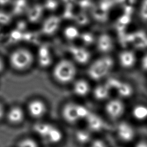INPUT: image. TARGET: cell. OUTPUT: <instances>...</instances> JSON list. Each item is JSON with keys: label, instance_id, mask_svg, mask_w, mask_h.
Returning <instances> with one entry per match:
<instances>
[{"label": "cell", "instance_id": "8", "mask_svg": "<svg viewBox=\"0 0 147 147\" xmlns=\"http://www.w3.org/2000/svg\"><path fill=\"white\" fill-rule=\"evenodd\" d=\"M105 110L108 116L113 119L119 118L123 114L125 106L122 100L118 99L109 100L105 105Z\"/></svg>", "mask_w": 147, "mask_h": 147}, {"label": "cell", "instance_id": "20", "mask_svg": "<svg viewBox=\"0 0 147 147\" xmlns=\"http://www.w3.org/2000/svg\"><path fill=\"white\" fill-rule=\"evenodd\" d=\"M133 117L137 120H143L147 118V106L142 105L135 106L132 110Z\"/></svg>", "mask_w": 147, "mask_h": 147}, {"label": "cell", "instance_id": "6", "mask_svg": "<svg viewBox=\"0 0 147 147\" xmlns=\"http://www.w3.org/2000/svg\"><path fill=\"white\" fill-rule=\"evenodd\" d=\"M25 109L26 114L37 121L42 120L46 115L48 107L47 103L43 99L34 98L28 101Z\"/></svg>", "mask_w": 147, "mask_h": 147}, {"label": "cell", "instance_id": "34", "mask_svg": "<svg viewBox=\"0 0 147 147\" xmlns=\"http://www.w3.org/2000/svg\"><path fill=\"white\" fill-rule=\"evenodd\" d=\"M81 38L82 40L84 42V43L87 44H91L94 41L93 36L90 33H83L82 34Z\"/></svg>", "mask_w": 147, "mask_h": 147}, {"label": "cell", "instance_id": "7", "mask_svg": "<svg viewBox=\"0 0 147 147\" xmlns=\"http://www.w3.org/2000/svg\"><path fill=\"white\" fill-rule=\"evenodd\" d=\"M26 115V110L24 108L15 105L6 109L5 118L10 125L17 126L22 124Z\"/></svg>", "mask_w": 147, "mask_h": 147}, {"label": "cell", "instance_id": "18", "mask_svg": "<svg viewBox=\"0 0 147 147\" xmlns=\"http://www.w3.org/2000/svg\"><path fill=\"white\" fill-rule=\"evenodd\" d=\"M114 88L117 91L118 95L122 97L130 96L133 92V89L130 85L119 80H118Z\"/></svg>", "mask_w": 147, "mask_h": 147}, {"label": "cell", "instance_id": "32", "mask_svg": "<svg viewBox=\"0 0 147 147\" xmlns=\"http://www.w3.org/2000/svg\"><path fill=\"white\" fill-rule=\"evenodd\" d=\"M58 5L56 0H47L45 3V7L49 10H55Z\"/></svg>", "mask_w": 147, "mask_h": 147}, {"label": "cell", "instance_id": "39", "mask_svg": "<svg viewBox=\"0 0 147 147\" xmlns=\"http://www.w3.org/2000/svg\"><path fill=\"white\" fill-rule=\"evenodd\" d=\"M135 147H147V141H140L136 144Z\"/></svg>", "mask_w": 147, "mask_h": 147}, {"label": "cell", "instance_id": "38", "mask_svg": "<svg viewBox=\"0 0 147 147\" xmlns=\"http://www.w3.org/2000/svg\"><path fill=\"white\" fill-rule=\"evenodd\" d=\"M26 28V24L24 21H20L17 24V29L20 31H22Z\"/></svg>", "mask_w": 147, "mask_h": 147}, {"label": "cell", "instance_id": "31", "mask_svg": "<svg viewBox=\"0 0 147 147\" xmlns=\"http://www.w3.org/2000/svg\"><path fill=\"white\" fill-rule=\"evenodd\" d=\"M89 147H107V145L103 140L95 139L90 141Z\"/></svg>", "mask_w": 147, "mask_h": 147}, {"label": "cell", "instance_id": "9", "mask_svg": "<svg viewBox=\"0 0 147 147\" xmlns=\"http://www.w3.org/2000/svg\"><path fill=\"white\" fill-rule=\"evenodd\" d=\"M116 133L118 138L126 142L131 141L135 136V131L133 126L125 121H122L118 123L116 129Z\"/></svg>", "mask_w": 147, "mask_h": 147}, {"label": "cell", "instance_id": "25", "mask_svg": "<svg viewBox=\"0 0 147 147\" xmlns=\"http://www.w3.org/2000/svg\"><path fill=\"white\" fill-rule=\"evenodd\" d=\"M22 37L23 33L21 32V31H20L18 29L11 31L9 34L10 42H15L18 41H20L22 40Z\"/></svg>", "mask_w": 147, "mask_h": 147}, {"label": "cell", "instance_id": "17", "mask_svg": "<svg viewBox=\"0 0 147 147\" xmlns=\"http://www.w3.org/2000/svg\"><path fill=\"white\" fill-rule=\"evenodd\" d=\"M110 90V88L106 83L99 85L94 88L93 94L95 99L98 100H103L109 96Z\"/></svg>", "mask_w": 147, "mask_h": 147}, {"label": "cell", "instance_id": "33", "mask_svg": "<svg viewBox=\"0 0 147 147\" xmlns=\"http://www.w3.org/2000/svg\"><path fill=\"white\" fill-rule=\"evenodd\" d=\"M130 21V16L129 14H125L123 16H122L119 20H118V22H119V24L123 26H125L126 25L128 24Z\"/></svg>", "mask_w": 147, "mask_h": 147}, {"label": "cell", "instance_id": "27", "mask_svg": "<svg viewBox=\"0 0 147 147\" xmlns=\"http://www.w3.org/2000/svg\"><path fill=\"white\" fill-rule=\"evenodd\" d=\"M92 14L94 17L98 20L103 19L106 17V9L102 7L96 8L93 10Z\"/></svg>", "mask_w": 147, "mask_h": 147}, {"label": "cell", "instance_id": "24", "mask_svg": "<svg viewBox=\"0 0 147 147\" xmlns=\"http://www.w3.org/2000/svg\"><path fill=\"white\" fill-rule=\"evenodd\" d=\"M64 34L68 39L73 40L78 37L79 32L76 28L69 26L64 30Z\"/></svg>", "mask_w": 147, "mask_h": 147}, {"label": "cell", "instance_id": "21", "mask_svg": "<svg viewBox=\"0 0 147 147\" xmlns=\"http://www.w3.org/2000/svg\"><path fill=\"white\" fill-rule=\"evenodd\" d=\"M75 138L78 143L85 144L90 142L91 134L86 130L78 129L75 132Z\"/></svg>", "mask_w": 147, "mask_h": 147}, {"label": "cell", "instance_id": "10", "mask_svg": "<svg viewBox=\"0 0 147 147\" xmlns=\"http://www.w3.org/2000/svg\"><path fill=\"white\" fill-rule=\"evenodd\" d=\"M75 63L85 64L90 59V53L86 49L81 47L70 46L68 49Z\"/></svg>", "mask_w": 147, "mask_h": 147}, {"label": "cell", "instance_id": "35", "mask_svg": "<svg viewBox=\"0 0 147 147\" xmlns=\"http://www.w3.org/2000/svg\"><path fill=\"white\" fill-rule=\"evenodd\" d=\"M72 6H65V10L64 13L63 17L65 18H74V15L72 13Z\"/></svg>", "mask_w": 147, "mask_h": 147}, {"label": "cell", "instance_id": "22", "mask_svg": "<svg viewBox=\"0 0 147 147\" xmlns=\"http://www.w3.org/2000/svg\"><path fill=\"white\" fill-rule=\"evenodd\" d=\"M16 147H40V145L34 138L25 137L18 141Z\"/></svg>", "mask_w": 147, "mask_h": 147}, {"label": "cell", "instance_id": "4", "mask_svg": "<svg viewBox=\"0 0 147 147\" xmlns=\"http://www.w3.org/2000/svg\"><path fill=\"white\" fill-rule=\"evenodd\" d=\"M89 112L86 107L74 102L65 103L61 109V115L63 119L66 123L71 125L85 119Z\"/></svg>", "mask_w": 147, "mask_h": 147}, {"label": "cell", "instance_id": "3", "mask_svg": "<svg viewBox=\"0 0 147 147\" xmlns=\"http://www.w3.org/2000/svg\"><path fill=\"white\" fill-rule=\"evenodd\" d=\"M34 60V56L30 51L25 48H18L10 55L9 63L11 69L21 72L29 69Z\"/></svg>", "mask_w": 147, "mask_h": 147}, {"label": "cell", "instance_id": "40", "mask_svg": "<svg viewBox=\"0 0 147 147\" xmlns=\"http://www.w3.org/2000/svg\"><path fill=\"white\" fill-rule=\"evenodd\" d=\"M5 63L2 60V59L0 57V74L2 73L5 70Z\"/></svg>", "mask_w": 147, "mask_h": 147}, {"label": "cell", "instance_id": "16", "mask_svg": "<svg viewBox=\"0 0 147 147\" xmlns=\"http://www.w3.org/2000/svg\"><path fill=\"white\" fill-rule=\"evenodd\" d=\"M86 123L88 129L92 131L99 130L103 126L102 119L96 114L89 112L86 118Z\"/></svg>", "mask_w": 147, "mask_h": 147}, {"label": "cell", "instance_id": "11", "mask_svg": "<svg viewBox=\"0 0 147 147\" xmlns=\"http://www.w3.org/2000/svg\"><path fill=\"white\" fill-rule=\"evenodd\" d=\"M71 84H72V91L78 96H86L90 91V84L85 79H75Z\"/></svg>", "mask_w": 147, "mask_h": 147}, {"label": "cell", "instance_id": "26", "mask_svg": "<svg viewBox=\"0 0 147 147\" xmlns=\"http://www.w3.org/2000/svg\"><path fill=\"white\" fill-rule=\"evenodd\" d=\"M22 40L34 42L37 43L38 42V34L35 33H23Z\"/></svg>", "mask_w": 147, "mask_h": 147}, {"label": "cell", "instance_id": "30", "mask_svg": "<svg viewBox=\"0 0 147 147\" xmlns=\"http://www.w3.org/2000/svg\"><path fill=\"white\" fill-rule=\"evenodd\" d=\"M11 21V16L4 12L0 11V24L6 25Z\"/></svg>", "mask_w": 147, "mask_h": 147}, {"label": "cell", "instance_id": "19", "mask_svg": "<svg viewBox=\"0 0 147 147\" xmlns=\"http://www.w3.org/2000/svg\"><path fill=\"white\" fill-rule=\"evenodd\" d=\"M43 7L40 5H34L28 13V18L30 22H36L41 17Z\"/></svg>", "mask_w": 147, "mask_h": 147}, {"label": "cell", "instance_id": "41", "mask_svg": "<svg viewBox=\"0 0 147 147\" xmlns=\"http://www.w3.org/2000/svg\"><path fill=\"white\" fill-rule=\"evenodd\" d=\"M65 6H73L75 0H63Z\"/></svg>", "mask_w": 147, "mask_h": 147}, {"label": "cell", "instance_id": "13", "mask_svg": "<svg viewBox=\"0 0 147 147\" xmlns=\"http://www.w3.org/2000/svg\"><path fill=\"white\" fill-rule=\"evenodd\" d=\"M136 57L133 52L131 51H124L119 55L120 65L124 68H130L136 63Z\"/></svg>", "mask_w": 147, "mask_h": 147}, {"label": "cell", "instance_id": "29", "mask_svg": "<svg viewBox=\"0 0 147 147\" xmlns=\"http://www.w3.org/2000/svg\"><path fill=\"white\" fill-rule=\"evenodd\" d=\"M140 14L143 20L147 21V0L142 1L140 7Z\"/></svg>", "mask_w": 147, "mask_h": 147}, {"label": "cell", "instance_id": "36", "mask_svg": "<svg viewBox=\"0 0 147 147\" xmlns=\"http://www.w3.org/2000/svg\"><path fill=\"white\" fill-rule=\"evenodd\" d=\"M141 68L144 71H147V54H146L142 58L141 61Z\"/></svg>", "mask_w": 147, "mask_h": 147}, {"label": "cell", "instance_id": "12", "mask_svg": "<svg viewBox=\"0 0 147 147\" xmlns=\"http://www.w3.org/2000/svg\"><path fill=\"white\" fill-rule=\"evenodd\" d=\"M127 41L138 49H144L147 47V36L142 31H138L129 34Z\"/></svg>", "mask_w": 147, "mask_h": 147}, {"label": "cell", "instance_id": "1", "mask_svg": "<svg viewBox=\"0 0 147 147\" xmlns=\"http://www.w3.org/2000/svg\"><path fill=\"white\" fill-rule=\"evenodd\" d=\"M32 129L36 136L48 145H59L64 138L61 129L53 123L42 120L37 121L33 125Z\"/></svg>", "mask_w": 147, "mask_h": 147}, {"label": "cell", "instance_id": "28", "mask_svg": "<svg viewBox=\"0 0 147 147\" xmlns=\"http://www.w3.org/2000/svg\"><path fill=\"white\" fill-rule=\"evenodd\" d=\"M75 18L76 22L80 25H84L87 24L89 21L87 16L83 13L78 14L76 17H75Z\"/></svg>", "mask_w": 147, "mask_h": 147}, {"label": "cell", "instance_id": "2", "mask_svg": "<svg viewBox=\"0 0 147 147\" xmlns=\"http://www.w3.org/2000/svg\"><path fill=\"white\" fill-rule=\"evenodd\" d=\"M76 63L70 60L62 59L55 63L52 68L53 79L59 84L66 85L71 84L77 74Z\"/></svg>", "mask_w": 147, "mask_h": 147}, {"label": "cell", "instance_id": "15", "mask_svg": "<svg viewBox=\"0 0 147 147\" xmlns=\"http://www.w3.org/2000/svg\"><path fill=\"white\" fill-rule=\"evenodd\" d=\"M113 47V43L110 36L107 34L100 35L97 41V48L103 53L110 52Z\"/></svg>", "mask_w": 147, "mask_h": 147}, {"label": "cell", "instance_id": "42", "mask_svg": "<svg viewBox=\"0 0 147 147\" xmlns=\"http://www.w3.org/2000/svg\"><path fill=\"white\" fill-rule=\"evenodd\" d=\"M10 0H0V5H4L8 3Z\"/></svg>", "mask_w": 147, "mask_h": 147}, {"label": "cell", "instance_id": "14", "mask_svg": "<svg viewBox=\"0 0 147 147\" xmlns=\"http://www.w3.org/2000/svg\"><path fill=\"white\" fill-rule=\"evenodd\" d=\"M60 22V20L58 17H50L47 20H45L43 24L42 28V33L48 35L52 34L58 28Z\"/></svg>", "mask_w": 147, "mask_h": 147}, {"label": "cell", "instance_id": "23", "mask_svg": "<svg viewBox=\"0 0 147 147\" xmlns=\"http://www.w3.org/2000/svg\"><path fill=\"white\" fill-rule=\"evenodd\" d=\"M26 8V0H16L14 3L13 13L14 15L22 14Z\"/></svg>", "mask_w": 147, "mask_h": 147}, {"label": "cell", "instance_id": "5", "mask_svg": "<svg viewBox=\"0 0 147 147\" xmlns=\"http://www.w3.org/2000/svg\"><path fill=\"white\" fill-rule=\"evenodd\" d=\"M114 65L113 59L104 56L93 61L87 69V74L90 79L99 80L106 76L112 69Z\"/></svg>", "mask_w": 147, "mask_h": 147}, {"label": "cell", "instance_id": "37", "mask_svg": "<svg viewBox=\"0 0 147 147\" xmlns=\"http://www.w3.org/2000/svg\"><path fill=\"white\" fill-rule=\"evenodd\" d=\"M6 112V109L3 103L0 101V121L5 118V115Z\"/></svg>", "mask_w": 147, "mask_h": 147}]
</instances>
